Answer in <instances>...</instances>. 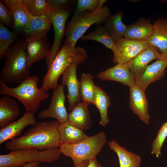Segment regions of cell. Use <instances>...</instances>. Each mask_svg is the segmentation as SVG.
<instances>
[{
  "instance_id": "obj_1",
  "label": "cell",
  "mask_w": 167,
  "mask_h": 167,
  "mask_svg": "<svg viewBox=\"0 0 167 167\" xmlns=\"http://www.w3.org/2000/svg\"><path fill=\"white\" fill-rule=\"evenodd\" d=\"M60 124L57 120L37 122L23 135L6 143V148L11 151L29 149L43 151L59 148Z\"/></svg>"
},
{
  "instance_id": "obj_2",
  "label": "cell",
  "mask_w": 167,
  "mask_h": 167,
  "mask_svg": "<svg viewBox=\"0 0 167 167\" xmlns=\"http://www.w3.org/2000/svg\"><path fill=\"white\" fill-rule=\"evenodd\" d=\"M87 57V53L84 48L74 47L69 43H64L43 77L40 88L48 92L49 90L56 88L59 77L69 66L73 64L79 65L83 63Z\"/></svg>"
},
{
  "instance_id": "obj_3",
  "label": "cell",
  "mask_w": 167,
  "mask_h": 167,
  "mask_svg": "<svg viewBox=\"0 0 167 167\" xmlns=\"http://www.w3.org/2000/svg\"><path fill=\"white\" fill-rule=\"evenodd\" d=\"M39 78L36 75L29 76L21 81L16 87L10 88L0 81V94L8 95L19 100L24 106L25 112L35 113L41 102L47 100L49 94L37 87Z\"/></svg>"
},
{
  "instance_id": "obj_4",
  "label": "cell",
  "mask_w": 167,
  "mask_h": 167,
  "mask_svg": "<svg viewBox=\"0 0 167 167\" xmlns=\"http://www.w3.org/2000/svg\"><path fill=\"white\" fill-rule=\"evenodd\" d=\"M3 58L0 72V81L6 84L20 83L30 75L24 41L12 45Z\"/></svg>"
},
{
  "instance_id": "obj_5",
  "label": "cell",
  "mask_w": 167,
  "mask_h": 167,
  "mask_svg": "<svg viewBox=\"0 0 167 167\" xmlns=\"http://www.w3.org/2000/svg\"><path fill=\"white\" fill-rule=\"evenodd\" d=\"M107 139L106 133L100 131L75 144L60 143L59 148L62 154L71 159L74 167H76L85 161L96 158L106 144Z\"/></svg>"
},
{
  "instance_id": "obj_6",
  "label": "cell",
  "mask_w": 167,
  "mask_h": 167,
  "mask_svg": "<svg viewBox=\"0 0 167 167\" xmlns=\"http://www.w3.org/2000/svg\"><path fill=\"white\" fill-rule=\"evenodd\" d=\"M111 15L109 8L103 6L94 11H86L74 15L66 25L64 43L70 44L74 47L77 41L93 24H101Z\"/></svg>"
},
{
  "instance_id": "obj_7",
  "label": "cell",
  "mask_w": 167,
  "mask_h": 167,
  "mask_svg": "<svg viewBox=\"0 0 167 167\" xmlns=\"http://www.w3.org/2000/svg\"><path fill=\"white\" fill-rule=\"evenodd\" d=\"M62 154L59 148L40 151L36 149L16 150L0 155V167H21L37 161L50 163L58 160Z\"/></svg>"
},
{
  "instance_id": "obj_8",
  "label": "cell",
  "mask_w": 167,
  "mask_h": 167,
  "mask_svg": "<svg viewBox=\"0 0 167 167\" xmlns=\"http://www.w3.org/2000/svg\"><path fill=\"white\" fill-rule=\"evenodd\" d=\"M149 46L147 41L131 40L123 37L116 41L112 50L113 62L126 64Z\"/></svg>"
},
{
  "instance_id": "obj_9",
  "label": "cell",
  "mask_w": 167,
  "mask_h": 167,
  "mask_svg": "<svg viewBox=\"0 0 167 167\" xmlns=\"http://www.w3.org/2000/svg\"><path fill=\"white\" fill-rule=\"evenodd\" d=\"M64 86L58 84L53 89V93L48 108L42 110L37 115L40 119L54 118L60 124L68 121V114L65 106L66 97Z\"/></svg>"
},
{
  "instance_id": "obj_10",
  "label": "cell",
  "mask_w": 167,
  "mask_h": 167,
  "mask_svg": "<svg viewBox=\"0 0 167 167\" xmlns=\"http://www.w3.org/2000/svg\"><path fill=\"white\" fill-rule=\"evenodd\" d=\"M70 15V11L59 12H49L47 17L52 24L54 32L53 43L50 53L46 59L48 68L59 50L63 38L65 36L66 22Z\"/></svg>"
},
{
  "instance_id": "obj_11",
  "label": "cell",
  "mask_w": 167,
  "mask_h": 167,
  "mask_svg": "<svg viewBox=\"0 0 167 167\" xmlns=\"http://www.w3.org/2000/svg\"><path fill=\"white\" fill-rule=\"evenodd\" d=\"M77 64L69 66L62 75V84L66 85L67 89L68 109L71 111L76 104L80 102V81L77 75Z\"/></svg>"
},
{
  "instance_id": "obj_12",
  "label": "cell",
  "mask_w": 167,
  "mask_h": 167,
  "mask_svg": "<svg viewBox=\"0 0 167 167\" xmlns=\"http://www.w3.org/2000/svg\"><path fill=\"white\" fill-rule=\"evenodd\" d=\"M129 107L133 112L145 124L148 125L150 116L145 92L135 84L130 87Z\"/></svg>"
},
{
  "instance_id": "obj_13",
  "label": "cell",
  "mask_w": 167,
  "mask_h": 167,
  "mask_svg": "<svg viewBox=\"0 0 167 167\" xmlns=\"http://www.w3.org/2000/svg\"><path fill=\"white\" fill-rule=\"evenodd\" d=\"M2 1L11 13L14 29L17 31L23 32L29 26L33 17L28 12L22 0Z\"/></svg>"
},
{
  "instance_id": "obj_14",
  "label": "cell",
  "mask_w": 167,
  "mask_h": 167,
  "mask_svg": "<svg viewBox=\"0 0 167 167\" xmlns=\"http://www.w3.org/2000/svg\"><path fill=\"white\" fill-rule=\"evenodd\" d=\"M159 59L164 58L156 49L149 45L125 64L134 75L135 81L143 73L150 62Z\"/></svg>"
},
{
  "instance_id": "obj_15",
  "label": "cell",
  "mask_w": 167,
  "mask_h": 167,
  "mask_svg": "<svg viewBox=\"0 0 167 167\" xmlns=\"http://www.w3.org/2000/svg\"><path fill=\"white\" fill-rule=\"evenodd\" d=\"M37 122L34 114L25 112L20 118L13 121L0 129V144L8 140H12L19 136L24 128L29 125H35Z\"/></svg>"
},
{
  "instance_id": "obj_16",
  "label": "cell",
  "mask_w": 167,
  "mask_h": 167,
  "mask_svg": "<svg viewBox=\"0 0 167 167\" xmlns=\"http://www.w3.org/2000/svg\"><path fill=\"white\" fill-rule=\"evenodd\" d=\"M97 77L101 81L117 82L129 87L135 84L134 75L124 64L118 63L113 67L100 72Z\"/></svg>"
},
{
  "instance_id": "obj_17",
  "label": "cell",
  "mask_w": 167,
  "mask_h": 167,
  "mask_svg": "<svg viewBox=\"0 0 167 167\" xmlns=\"http://www.w3.org/2000/svg\"><path fill=\"white\" fill-rule=\"evenodd\" d=\"M167 65L165 59H159L148 65L135 81V85L145 92L149 85L161 80L164 76Z\"/></svg>"
},
{
  "instance_id": "obj_18",
  "label": "cell",
  "mask_w": 167,
  "mask_h": 167,
  "mask_svg": "<svg viewBox=\"0 0 167 167\" xmlns=\"http://www.w3.org/2000/svg\"><path fill=\"white\" fill-rule=\"evenodd\" d=\"M24 45L29 68L34 63L46 59L51 49L49 41L46 37L30 42L24 41Z\"/></svg>"
},
{
  "instance_id": "obj_19",
  "label": "cell",
  "mask_w": 167,
  "mask_h": 167,
  "mask_svg": "<svg viewBox=\"0 0 167 167\" xmlns=\"http://www.w3.org/2000/svg\"><path fill=\"white\" fill-rule=\"evenodd\" d=\"M153 32V26L148 18L141 17L134 23L126 25L124 37L138 41H147Z\"/></svg>"
},
{
  "instance_id": "obj_20",
  "label": "cell",
  "mask_w": 167,
  "mask_h": 167,
  "mask_svg": "<svg viewBox=\"0 0 167 167\" xmlns=\"http://www.w3.org/2000/svg\"><path fill=\"white\" fill-rule=\"evenodd\" d=\"M51 24L46 16L33 17L29 26L23 32L25 41L30 42L46 37Z\"/></svg>"
},
{
  "instance_id": "obj_21",
  "label": "cell",
  "mask_w": 167,
  "mask_h": 167,
  "mask_svg": "<svg viewBox=\"0 0 167 167\" xmlns=\"http://www.w3.org/2000/svg\"><path fill=\"white\" fill-rule=\"evenodd\" d=\"M153 26V34L147 41L149 45L158 48L165 59L167 56V19H158Z\"/></svg>"
},
{
  "instance_id": "obj_22",
  "label": "cell",
  "mask_w": 167,
  "mask_h": 167,
  "mask_svg": "<svg viewBox=\"0 0 167 167\" xmlns=\"http://www.w3.org/2000/svg\"><path fill=\"white\" fill-rule=\"evenodd\" d=\"M21 113L17 101L5 95L0 98V127L3 128L17 118Z\"/></svg>"
},
{
  "instance_id": "obj_23",
  "label": "cell",
  "mask_w": 167,
  "mask_h": 167,
  "mask_svg": "<svg viewBox=\"0 0 167 167\" xmlns=\"http://www.w3.org/2000/svg\"><path fill=\"white\" fill-rule=\"evenodd\" d=\"M88 105L82 101L78 103L68 114V122L83 130L89 129L92 122Z\"/></svg>"
},
{
  "instance_id": "obj_24",
  "label": "cell",
  "mask_w": 167,
  "mask_h": 167,
  "mask_svg": "<svg viewBox=\"0 0 167 167\" xmlns=\"http://www.w3.org/2000/svg\"><path fill=\"white\" fill-rule=\"evenodd\" d=\"M108 145L109 149L117 154L119 167H140L142 161L140 156L127 150L114 140L109 141Z\"/></svg>"
},
{
  "instance_id": "obj_25",
  "label": "cell",
  "mask_w": 167,
  "mask_h": 167,
  "mask_svg": "<svg viewBox=\"0 0 167 167\" xmlns=\"http://www.w3.org/2000/svg\"><path fill=\"white\" fill-rule=\"evenodd\" d=\"M83 131L68 122L60 124L58 127L60 143L74 144L82 141L88 136Z\"/></svg>"
},
{
  "instance_id": "obj_26",
  "label": "cell",
  "mask_w": 167,
  "mask_h": 167,
  "mask_svg": "<svg viewBox=\"0 0 167 167\" xmlns=\"http://www.w3.org/2000/svg\"><path fill=\"white\" fill-rule=\"evenodd\" d=\"M110 97L108 94L99 86L96 85L93 104L99 112L100 120L99 124L105 126L109 122L108 109L111 105Z\"/></svg>"
},
{
  "instance_id": "obj_27",
  "label": "cell",
  "mask_w": 167,
  "mask_h": 167,
  "mask_svg": "<svg viewBox=\"0 0 167 167\" xmlns=\"http://www.w3.org/2000/svg\"><path fill=\"white\" fill-rule=\"evenodd\" d=\"M124 14L121 11L111 15L105 21L104 26L116 41L123 37L126 25L122 22Z\"/></svg>"
},
{
  "instance_id": "obj_28",
  "label": "cell",
  "mask_w": 167,
  "mask_h": 167,
  "mask_svg": "<svg viewBox=\"0 0 167 167\" xmlns=\"http://www.w3.org/2000/svg\"><path fill=\"white\" fill-rule=\"evenodd\" d=\"M80 40L83 41L91 40L96 41L103 45L105 47L111 50L116 41L105 27L101 24H96L95 29L92 32L83 35Z\"/></svg>"
},
{
  "instance_id": "obj_29",
  "label": "cell",
  "mask_w": 167,
  "mask_h": 167,
  "mask_svg": "<svg viewBox=\"0 0 167 167\" xmlns=\"http://www.w3.org/2000/svg\"><path fill=\"white\" fill-rule=\"evenodd\" d=\"M94 76L90 73L82 74L80 81V96L82 101L89 105L93 104L94 97Z\"/></svg>"
},
{
  "instance_id": "obj_30",
  "label": "cell",
  "mask_w": 167,
  "mask_h": 167,
  "mask_svg": "<svg viewBox=\"0 0 167 167\" xmlns=\"http://www.w3.org/2000/svg\"><path fill=\"white\" fill-rule=\"evenodd\" d=\"M17 39L16 33L10 31L4 25L0 24V59L5 54Z\"/></svg>"
},
{
  "instance_id": "obj_31",
  "label": "cell",
  "mask_w": 167,
  "mask_h": 167,
  "mask_svg": "<svg viewBox=\"0 0 167 167\" xmlns=\"http://www.w3.org/2000/svg\"><path fill=\"white\" fill-rule=\"evenodd\" d=\"M22 2L33 17L47 16L49 11L47 0H22Z\"/></svg>"
},
{
  "instance_id": "obj_32",
  "label": "cell",
  "mask_w": 167,
  "mask_h": 167,
  "mask_svg": "<svg viewBox=\"0 0 167 167\" xmlns=\"http://www.w3.org/2000/svg\"><path fill=\"white\" fill-rule=\"evenodd\" d=\"M167 137V121L164 122L159 130L156 136L152 142L151 153L159 157L162 154L161 149Z\"/></svg>"
},
{
  "instance_id": "obj_33",
  "label": "cell",
  "mask_w": 167,
  "mask_h": 167,
  "mask_svg": "<svg viewBox=\"0 0 167 167\" xmlns=\"http://www.w3.org/2000/svg\"><path fill=\"white\" fill-rule=\"evenodd\" d=\"M99 0H78L74 15L86 11H94L99 8Z\"/></svg>"
},
{
  "instance_id": "obj_34",
  "label": "cell",
  "mask_w": 167,
  "mask_h": 167,
  "mask_svg": "<svg viewBox=\"0 0 167 167\" xmlns=\"http://www.w3.org/2000/svg\"><path fill=\"white\" fill-rule=\"evenodd\" d=\"M72 1L70 0H47L49 11L55 12L69 11L68 7Z\"/></svg>"
},
{
  "instance_id": "obj_35",
  "label": "cell",
  "mask_w": 167,
  "mask_h": 167,
  "mask_svg": "<svg viewBox=\"0 0 167 167\" xmlns=\"http://www.w3.org/2000/svg\"><path fill=\"white\" fill-rule=\"evenodd\" d=\"M0 20L1 24L13 26V20L10 12L2 1H0Z\"/></svg>"
},
{
  "instance_id": "obj_36",
  "label": "cell",
  "mask_w": 167,
  "mask_h": 167,
  "mask_svg": "<svg viewBox=\"0 0 167 167\" xmlns=\"http://www.w3.org/2000/svg\"><path fill=\"white\" fill-rule=\"evenodd\" d=\"M87 167H102V165L98 163L96 158L88 161V164Z\"/></svg>"
},
{
  "instance_id": "obj_37",
  "label": "cell",
  "mask_w": 167,
  "mask_h": 167,
  "mask_svg": "<svg viewBox=\"0 0 167 167\" xmlns=\"http://www.w3.org/2000/svg\"><path fill=\"white\" fill-rule=\"evenodd\" d=\"M40 164L39 162H32L26 163L21 167H38Z\"/></svg>"
},
{
  "instance_id": "obj_38",
  "label": "cell",
  "mask_w": 167,
  "mask_h": 167,
  "mask_svg": "<svg viewBox=\"0 0 167 167\" xmlns=\"http://www.w3.org/2000/svg\"><path fill=\"white\" fill-rule=\"evenodd\" d=\"M88 164V161H86L82 162L76 167H87Z\"/></svg>"
},
{
  "instance_id": "obj_39",
  "label": "cell",
  "mask_w": 167,
  "mask_h": 167,
  "mask_svg": "<svg viewBox=\"0 0 167 167\" xmlns=\"http://www.w3.org/2000/svg\"><path fill=\"white\" fill-rule=\"evenodd\" d=\"M129 1H130V2H136V1H139L138 0H129Z\"/></svg>"
},
{
  "instance_id": "obj_40",
  "label": "cell",
  "mask_w": 167,
  "mask_h": 167,
  "mask_svg": "<svg viewBox=\"0 0 167 167\" xmlns=\"http://www.w3.org/2000/svg\"><path fill=\"white\" fill-rule=\"evenodd\" d=\"M165 60L166 62L167 65V56L165 58Z\"/></svg>"
},
{
  "instance_id": "obj_41",
  "label": "cell",
  "mask_w": 167,
  "mask_h": 167,
  "mask_svg": "<svg viewBox=\"0 0 167 167\" xmlns=\"http://www.w3.org/2000/svg\"></svg>"
}]
</instances>
